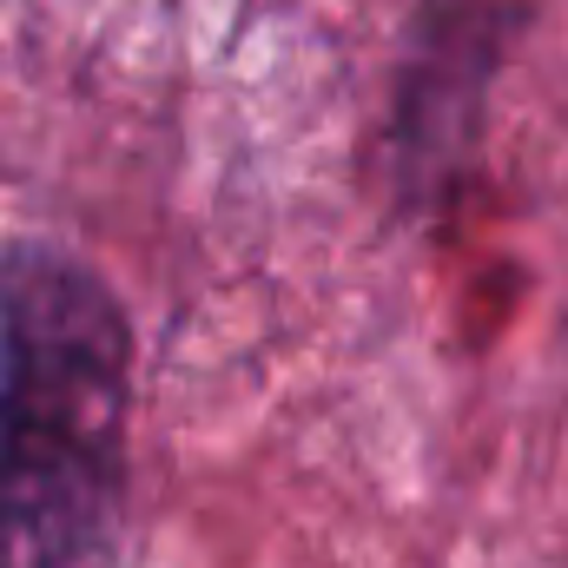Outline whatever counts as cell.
Masks as SVG:
<instances>
[{"label": "cell", "mask_w": 568, "mask_h": 568, "mask_svg": "<svg viewBox=\"0 0 568 568\" xmlns=\"http://www.w3.org/2000/svg\"><path fill=\"white\" fill-rule=\"evenodd\" d=\"M140 337L60 239L0 245V568H106L133 469Z\"/></svg>", "instance_id": "6da1fadb"}, {"label": "cell", "mask_w": 568, "mask_h": 568, "mask_svg": "<svg viewBox=\"0 0 568 568\" xmlns=\"http://www.w3.org/2000/svg\"><path fill=\"white\" fill-rule=\"evenodd\" d=\"M542 0H410L390 60V192L404 212H449L489 140V93Z\"/></svg>", "instance_id": "7a4b0ae2"}]
</instances>
